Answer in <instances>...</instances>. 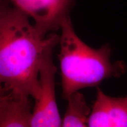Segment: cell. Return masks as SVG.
<instances>
[{"label":"cell","mask_w":127,"mask_h":127,"mask_svg":"<svg viewBox=\"0 0 127 127\" xmlns=\"http://www.w3.org/2000/svg\"><path fill=\"white\" fill-rule=\"evenodd\" d=\"M14 7L34 21L44 35L60 29L61 24L69 15L75 0H8Z\"/></svg>","instance_id":"277c9868"},{"label":"cell","mask_w":127,"mask_h":127,"mask_svg":"<svg viewBox=\"0 0 127 127\" xmlns=\"http://www.w3.org/2000/svg\"><path fill=\"white\" fill-rule=\"evenodd\" d=\"M30 96L0 85V127H31L33 107Z\"/></svg>","instance_id":"5b68a950"},{"label":"cell","mask_w":127,"mask_h":127,"mask_svg":"<svg viewBox=\"0 0 127 127\" xmlns=\"http://www.w3.org/2000/svg\"><path fill=\"white\" fill-rule=\"evenodd\" d=\"M88 127H127V96L112 97L98 88Z\"/></svg>","instance_id":"8992f818"},{"label":"cell","mask_w":127,"mask_h":127,"mask_svg":"<svg viewBox=\"0 0 127 127\" xmlns=\"http://www.w3.org/2000/svg\"><path fill=\"white\" fill-rule=\"evenodd\" d=\"M55 47L51 45L47 48L42 56L39 72V93L33 107L31 127H61L62 118L55 95L57 68L52 58V51Z\"/></svg>","instance_id":"3957f363"},{"label":"cell","mask_w":127,"mask_h":127,"mask_svg":"<svg viewBox=\"0 0 127 127\" xmlns=\"http://www.w3.org/2000/svg\"><path fill=\"white\" fill-rule=\"evenodd\" d=\"M30 19L8 0H0V85L35 100L42 56L47 48L59 43L60 36L44 35Z\"/></svg>","instance_id":"6da1fadb"},{"label":"cell","mask_w":127,"mask_h":127,"mask_svg":"<svg viewBox=\"0 0 127 127\" xmlns=\"http://www.w3.org/2000/svg\"><path fill=\"white\" fill-rule=\"evenodd\" d=\"M68 101L65 113L62 119L61 127H88L91 109L85 98L79 91L74 92L66 99Z\"/></svg>","instance_id":"52a82bcc"},{"label":"cell","mask_w":127,"mask_h":127,"mask_svg":"<svg viewBox=\"0 0 127 127\" xmlns=\"http://www.w3.org/2000/svg\"><path fill=\"white\" fill-rule=\"evenodd\" d=\"M60 30L58 59L64 99H67L74 92L98 87L105 79L119 78L126 72L123 61L111 62L112 48L108 44L95 49L79 38L69 15L63 20Z\"/></svg>","instance_id":"7a4b0ae2"}]
</instances>
